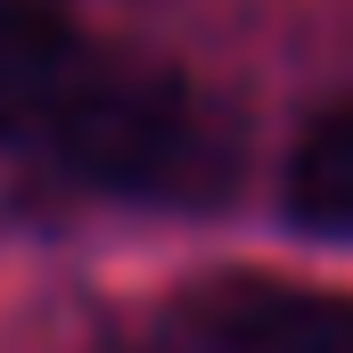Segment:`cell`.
Here are the masks:
<instances>
[{"instance_id": "6da1fadb", "label": "cell", "mask_w": 353, "mask_h": 353, "mask_svg": "<svg viewBox=\"0 0 353 353\" xmlns=\"http://www.w3.org/2000/svg\"><path fill=\"white\" fill-rule=\"evenodd\" d=\"M0 157L123 205H222L239 115L165 66L107 58L58 8L0 0Z\"/></svg>"}, {"instance_id": "7a4b0ae2", "label": "cell", "mask_w": 353, "mask_h": 353, "mask_svg": "<svg viewBox=\"0 0 353 353\" xmlns=\"http://www.w3.org/2000/svg\"><path fill=\"white\" fill-rule=\"evenodd\" d=\"M181 337L189 353H353V296L214 279L181 304Z\"/></svg>"}, {"instance_id": "3957f363", "label": "cell", "mask_w": 353, "mask_h": 353, "mask_svg": "<svg viewBox=\"0 0 353 353\" xmlns=\"http://www.w3.org/2000/svg\"><path fill=\"white\" fill-rule=\"evenodd\" d=\"M288 222L312 239H353V107H329L288 157Z\"/></svg>"}]
</instances>
